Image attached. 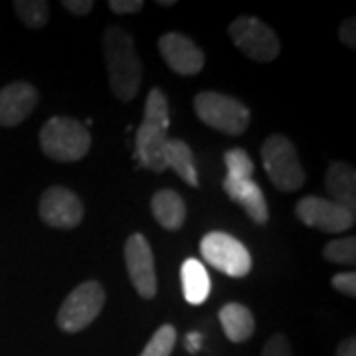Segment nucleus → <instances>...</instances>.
Instances as JSON below:
<instances>
[{"mask_svg":"<svg viewBox=\"0 0 356 356\" xmlns=\"http://www.w3.org/2000/svg\"><path fill=\"white\" fill-rule=\"evenodd\" d=\"M103 56L113 95L123 103L133 102L143 81V65L131 34L119 26H109L103 36Z\"/></svg>","mask_w":356,"mask_h":356,"instance_id":"nucleus-1","label":"nucleus"},{"mask_svg":"<svg viewBox=\"0 0 356 356\" xmlns=\"http://www.w3.org/2000/svg\"><path fill=\"white\" fill-rule=\"evenodd\" d=\"M42 153L58 163H77L91 149V135L72 117H51L40 129Z\"/></svg>","mask_w":356,"mask_h":356,"instance_id":"nucleus-2","label":"nucleus"},{"mask_svg":"<svg viewBox=\"0 0 356 356\" xmlns=\"http://www.w3.org/2000/svg\"><path fill=\"white\" fill-rule=\"evenodd\" d=\"M194 111L204 125L216 129L224 135L236 137L242 135L250 127V109L240 99L218 93V91H202L194 97Z\"/></svg>","mask_w":356,"mask_h":356,"instance_id":"nucleus-3","label":"nucleus"},{"mask_svg":"<svg viewBox=\"0 0 356 356\" xmlns=\"http://www.w3.org/2000/svg\"><path fill=\"white\" fill-rule=\"evenodd\" d=\"M261 163L273 186L281 192H295L305 184V170L297 149L285 135H269L261 145Z\"/></svg>","mask_w":356,"mask_h":356,"instance_id":"nucleus-4","label":"nucleus"},{"mask_svg":"<svg viewBox=\"0 0 356 356\" xmlns=\"http://www.w3.org/2000/svg\"><path fill=\"white\" fill-rule=\"evenodd\" d=\"M228 34L234 46L254 62L269 64L280 56V36L255 16H238L228 26Z\"/></svg>","mask_w":356,"mask_h":356,"instance_id":"nucleus-5","label":"nucleus"},{"mask_svg":"<svg viewBox=\"0 0 356 356\" xmlns=\"http://www.w3.org/2000/svg\"><path fill=\"white\" fill-rule=\"evenodd\" d=\"M105 305V289L99 281L77 285L58 311V327L64 332H79L99 317Z\"/></svg>","mask_w":356,"mask_h":356,"instance_id":"nucleus-6","label":"nucleus"},{"mask_svg":"<svg viewBox=\"0 0 356 356\" xmlns=\"http://www.w3.org/2000/svg\"><path fill=\"white\" fill-rule=\"evenodd\" d=\"M204 261L229 277H243L252 271V255L248 248L226 232H210L200 242Z\"/></svg>","mask_w":356,"mask_h":356,"instance_id":"nucleus-7","label":"nucleus"},{"mask_svg":"<svg viewBox=\"0 0 356 356\" xmlns=\"http://www.w3.org/2000/svg\"><path fill=\"white\" fill-rule=\"evenodd\" d=\"M38 212L42 222L56 229L77 228L86 214L79 196L65 186H50L42 192Z\"/></svg>","mask_w":356,"mask_h":356,"instance_id":"nucleus-8","label":"nucleus"},{"mask_svg":"<svg viewBox=\"0 0 356 356\" xmlns=\"http://www.w3.org/2000/svg\"><path fill=\"white\" fill-rule=\"evenodd\" d=\"M295 214L305 226L317 228L327 234H341L344 229L353 228L356 220L355 214L344 210L343 206L331 202L327 198H318V196L301 198L295 206Z\"/></svg>","mask_w":356,"mask_h":356,"instance_id":"nucleus-9","label":"nucleus"},{"mask_svg":"<svg viewBox=\"0 0 356 356\" xmlns=\"http://www.w3.org/2000/svg\"><path fill=\"white\" fill-rule=\"evenodd\" d=\"M125 266L129 280L143 299H154L156 295V269L149 240L143 234H133L125 242Z\"/></svg>","mask_w":356,"mask_h":356,"instance_id":"nucleus-10","label":"nucleus"},{"mask_svg":"<svg viewBox=\"0 0 356 356\" xmlns=\"http://www.w3.org/2000/svg\"><path fill=\"white\" fill-rule=\"evenodd\" d=\"M159 51L165 58V62L178 76H198L202 72L204 51L194 44V40L180 34L168 32L159 38Z\"/></svg>","mask_w":356,"mask_h":356,"instance_id":"nucleus-11","label":"nucleus"},{"mask_svg":"<svg viewBox=\"0 0 356 356\" xmlns=\"http://www.w3.org/2000/svg\"><path fill=\"white\" fill-rule=\"evenodd\" d=\"M40 93L28 81H13L0 89V127L24 123L38 105Z\"/></svg>","mask_w":356,"mask_h":356,"instance_id":"nucleus-12","label":"nucleus"},{"mask_svg":"<svg viewBox=\"0 0 356 356\" xmlns=\"http://www.w3.org/2000/svg\"><path fill=\"white\" fill-rule=\"evenodd\" d=\"M224 192L228 194V198L232 202L240 204L243 208V212L248 214V218L254 222L264 226L269 220V208H267L266 196L261 188L257 186L254 178H224L222 182Z\"/></svg>","mask_w":356,"mask_h":356,"instance_id":"nucleus-13","label":"nucleus"},{"mask_svg":"<svg viewBox=\"0 0 356 356\" xmlns=\"http://www.w3.org/2000/svg\"><path fill=\"white\" fill-rule=\"evenodd\" d=\"M166 131L168 129L161 127L156 123L143 121L137 131V137H135V149H137L140 166L149 168L151 172H156V175L166 170L165 149L166 143L170 139Z\"/></svg>","mask_w":356,"mask_h":356,"instance_id":"nucleus-14","label":"nucleus"},{"mask_svg":"<svg viewBox=\"0 0 356 356\" xmlns=\"http://www.w3.org/2000/svg\"><path fill=\"white\" fill-rule=\"evenodd\" d=\"M325 186L331 196V202L343 206L344 210L356 214V170L355 166L334 161L325 178Z\"/></svg>","mask_w":356,"mask_h":356,"instance_id":"nucleus-15","label":"nucleus"},{"mask_svg":"<svg viewBox=\"0 0 356 356\" xmlns=\"http://www.w3.org/2000/svg\"><path fill=\"white\" fill-rule=\"evenodd\" d=\"M224 334L228 337L229 343H245L254 337L255 317L254 313L242 303H228L220 309L218 313Z\"/></svg>","mask_w":356,"mask_h":356,"instance_id":"nucleus-16","label":"nucleus"},{"mask_svg":"<svg viewBox=\"0 0 356 356\" xmlns=\"http://www.w3.org/2000/svg\"><path fill=\"white\" fill-rule=\"evenodd\" d=\"M151 210H153L154 220L165 229H180L186 222V204L178 192L170 188L154 192L151 198Z\"/></svg>","mask_w":356,"mask_h":356,"instance_id":"nucleus-17","label":"nucleus"},{"mask_svg":"<svg viewBox=\"0 0 356 356\" xmlns=\"http://www.w3.org/2000/svg\"><path fill=\"white\" fill-rule=\"evenodd\" d=\"M180 281L184 299L191 305H202L210 295V275L206 271L202 261L188 257L180 267Z\"/></svg>","mask_w":356,"mask_h":356,"instance_id":"nucleus-18","label":"nucleus"},{"mask_svg":"<svg viewBox=\"0 0 356 356\" xmlns=\"http://www.w3.org/2000/svg\"><path fill=\"white\" fill-rule=\"evenodd\" d=\"M165 163L166 168H172L182 182H186L192 188H198V172L194 166V154L191 147L182 139H168L165 149Z\"/></svg>","mask_w":356,"mask_h":356,"instance_id":"nucleus-19","label":"nucleus"},{"mask_svg":"<svg viewBox=\"0 0 356 356\" xmlns=\"http://www.w3.org/2000/svg\"><path fill=\"white\" fill-rule=\"evenodd\" d=\"M14 13L26 28L40 30L50 20V2H46V0H16Z\"/></svg>","mask_w":356,"mask_h":356,"instance_id":"nucleus-20","label":"nucleus"},{"mask_svg":"<svg viewBox=\"0 0 356 356\" xmlns=\"http://www.w3.org/2000/svg\"><path fill=\"white\" fill-rule=\"evenodd\" d=\"M143 121L156 123V125H161V127H165V129H168V125H170L168 99H166V95L159 88H153L151 91H149V95H147Z\"/></svg>","mask_w":356,"mask_h":356,"instance_id":"nucleus-21","label":"nucleus"},{"mask_svg":"<svg viewBox=\"0 0 356 356\" xmlns=\"http://www.w3.org/2000/svg\"><path fill=\"white\" fill-rule=\"evenodd\" d=\"M323 257L331 264L339 266H355L356 264V238H341V240H332L325 245Z\"/></svg>","mask_w":356,"mask_h":356,"instance_id":"nucleus-22","label":"nucleus"},{"mask_svg":"<svg viewBox=\"0 0 356 356\" xmlns=\"http://www.w3.org/2000/svg\"><path fill=\"white\" fill-rule=\"evenodd\" d=\"M177 344V329L172 325H163L159 327L151 341L143 348L139 356H170Z\"/></svg>","mask_w":356,"mask_h":356,"instance_id":"nucleus-23","label":"nucleus"},{"mask_svg":"<svg viewBox=\"0 0 356 356\" xmlns=\"http://www.w3.org/2000/svg\"><path fill=\"white\" fill-rule=\"evenodd\" d=\"M224 163L228 168L229 178H254V161L250 159V154L245 153L243 149H229L224 154Z\"/></svg>","mask_w":356,"mask_h":356,"instance_id":"nucleus-24","label":"nucleus"},{"mask_svg":"<svg viewBox=\"0 0 356 356\" xmlns=\"http://www.w3.org/2000/svg\"><path fill=\"white\" fill-rule=\"evenodd\" d=\"M261 356H293L289 339L283 332H277V334L269 337V341L264 344Z\"/></svg>","mask_w":356,"mask_h":356,"instance_id":"nucleus-25","label":"nucleus"},{"mask_svg":"<svg viewBox=\"0 0 356 356\" xmlns=\"http://www.w3.org/2000/svg\"><path fill=\"white\" fill-rule=\"evenodd\" d=\"M331 287L337 289L339 293H343L346 297L355 299L356 297V273L355 271H344V273H337L332 275Z\"/></svg>","mask_w":356,"mask_h":356,"instance_id":"nucleus-26","label":"nucleus"},{"mask_svg":"<svg viewBox=\"0 0 356 356\" xmlns=\"http://www.w3.org/2000/svg\"><path fill=\"white\" fill-rule=\"evenodd\" d=\"M145 8L143 0H109V10L113 14H137Z\"/></svg>","mask_w":356,"mask_h":356,"instance_id":"nucleus-27","label":"nucleus"},{"mask_svg":"<svg viewBox=\"0 0 356 356\" xmlns=\"http://www.w3.org/2000/svg\"><path fill=\"white\" fill-rule=\"evenodd\" d=\"M339 38L343 42L346 48H350V50H355L356 48V18L355 16H350V18H346L341 28H339Z\"/></svg>","mask_w":356,"mask_h":356,"instance_id":"nucleus-28","label":"nucleus"},{"mask_svg":"<svg viewBox=\"0 0 356 356\" xmlns=\"http://www.w3.org/2000/svg\"><path fill=\"white\" fill-rule=\"evenodd\" d=\"M62 6L74 16H86L93 10V0H62Z\"/></svg>","mask_w":356,"mask_h":356,"instance_id":"nucleus-29","label":"nucleus"},{"mask_svg":"<svg viewBox=\"0 0 356 356\" xmlns=\"http://www.w3.org/2000/svg\"><path fill=\"white\" fill-rule=\"evenodd\" d=\"M337 356H356V339L348 337L337 348Z\"/></svg>","mask_w":356,"mask_h":356,"instance_id":"nucleus-30","label":"nucleus"},{"mask_svg":"<svg viewBox=\"0 0 356 356\" xmlns=\"http://www.w3.org/2000/svg\"><path fill=\"white\" fill-rule=\"evenodd\" d=\"M200 343H202V337H200L198 332H191V334L186 337V348H188L191 353H196V350L200 348Z\"/></svg>","mask_w":356,"mask_h":356,"instance_id":"nucleus-31","label":"nucleus"},{"mask_svg":"<svg viewBox=\"0 0 356 356\" xmlns=\"http://www.w3.org/2000/svg\"><path fill=\"white\" fill-rule=\"evenodd\" d=\"M156 4H159V6H166V8H168V6H175V4H177V0H156Z\"/></svg>","mask_w":356,"mask_h":356,"instance_id":"nucleus-32","label":"nucleus"}]
</instances>
